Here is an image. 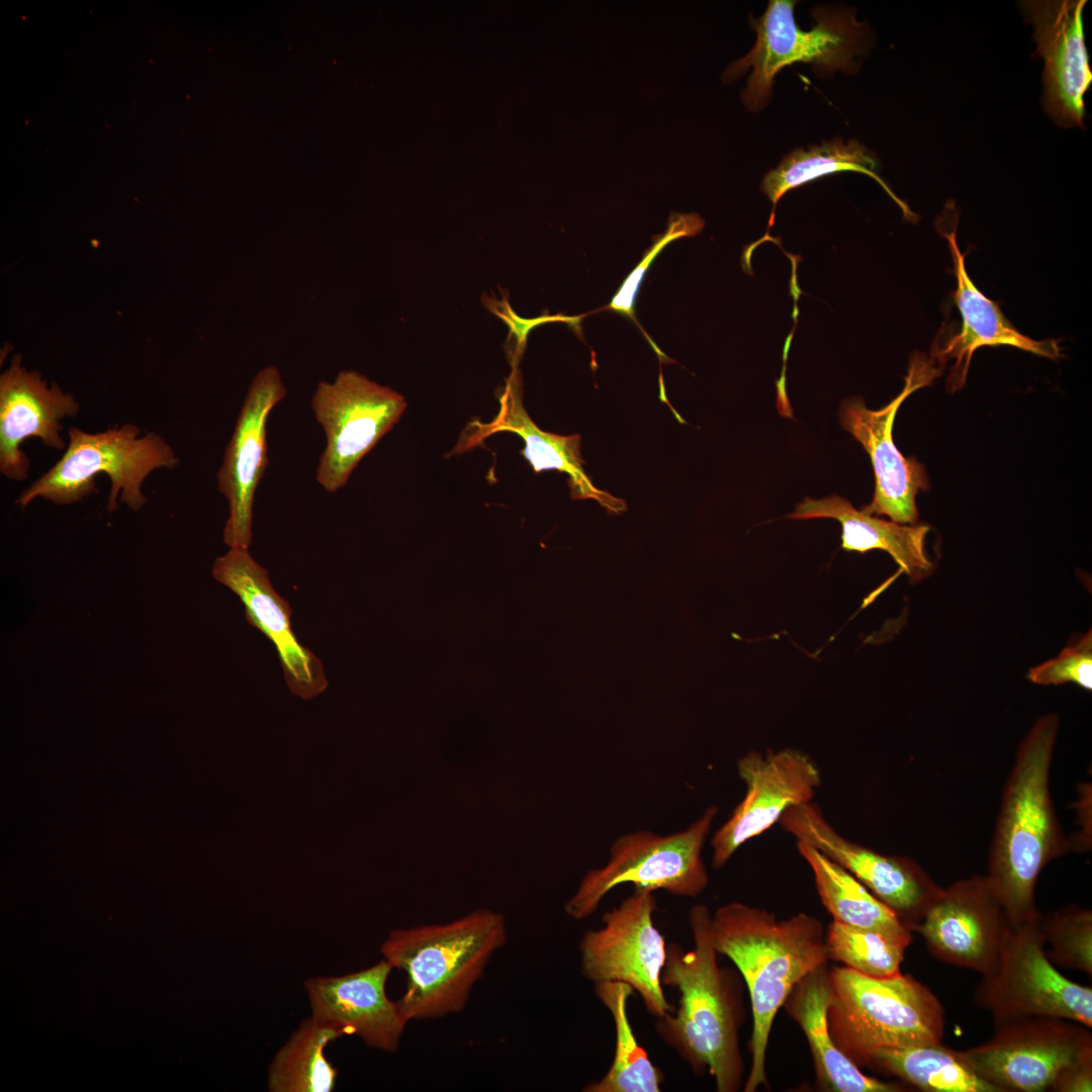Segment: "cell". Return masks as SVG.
I'll list each match as a JSON object with an SVG mask.
<instances>
[{
    "label": "cell",
    "instance_id": "obj_1",
    "mask_svg": "<svg viewBox=\"0 0 1092 1092\" xmlns=\"http://www.w3.org/2000/svg\"><path fill=\"white\" fill-rule=\"evenodd\" d=\"M1059 724L1055 713L1034 722L1017 748L1002 792L986 877L1011 927L1039 918L1037 879L1050 861L1072 849L1050 789Z\"/></svg>",
    "mask_w": 1092,
    "mask_h": 1092
},
{
    "label": "cell",
    "instance_id": "obj_2",
    "mask_svg": "<svg viewBox=\"0 0 1092 1092\" xmlns=\"http://www.w3.org/2000/svg\"><path fill=\"white\" fill-rule=\"evenodd\" d=\"M688 918L694 946L667 944L661 973V984L677 991V1004L656 1018L655 1031L696 1074L709 1073L718 1092H735L743 1082L739 982L718 965L709 909L694 905Z\"/></svg>",
    "mask_w": 1092,
    "mask_h": 1092
},
{
    "label": "cell",
    "instance_id": "obj_3",
    "mask_svg": "<svg viewBox=\"0 0 1092 1092\" xmlns=\"http://www.w3.org/2000/svg\"><path fill=\"white\" fill-rule=\"evenodd\" d=\"M711 931L718 954L734 964L749 993L751 1066L743 1090L754 1092L766 1085L765 1057L777 1012L795 986L828 961L824 927L804 912L778 920L766 910L730 902L712 915Z\"/></svg>",
    "mask_w": 1092,
    "mask_h": 1092
},
{
    "label": "cell",
    "instance_id": "obj_4",
    "mask_svg": "<svg viewBox=\"0 0 1092 1092\" xmlns=\"http://www.w3.org/2000/svg\"><path fill=\"white\" fill-rule=\"evenodd\" d=\"M507 938L504 918L486 910L442 925L389 932L381 953L406 975L405 992L397 1001L408 1021L460 1012Z\"/></svg>",
    "mask_w": 1092,
    "mask_h": 1092
},
{
    "label": "cell",
    "instance_id": "obj_5",
    "mask_svg": "<svg viewBox=\"0 0 1092 1092\" xmlns=\"http://www.w3.org/2000/svg\"><path fill=\"white\" fill-rule=\"evenodd\" d=\"M828 977L829 1031L857 1067L880 1050L942 1042L943 1006L912 975L875 978L841 967L828 970Z\"/></svg>",
    "mask_w": 1092,
    "mask_h": 1092
},
{
    "label": "cell",
    "instance_id": "obj_6",
    "mask_svg": "<svg viewBox=\"0 0 1092 1092\" xmlns=\"http://www.w3.org/2000/svg\"><path fill=\"white\" fill-rule=\"evenodd\" d=\"M141 433L131 423L98 433L71 427L61 458L23 489L14 505L24 510L36 498L57 506L74 505L96 490L95 478L104 473L110 480L109 513L119 504L133 512L142 510L148 502L143 490L147 477L158 469H175L180 458L160 434Z\"/></svg>",
    "mask_w": 1092,
    "mask_h": 1092
},
{
    "label": "cell",
    "instance_id": "obj_7",
    "mask_svg": "<svg viewBox=\"0 0 1092 1092\" xmlns=\"http://www.w3.org/2000/svg\"><path fill=\"white\" fill-rule=\"evenodd\" d=\"M796 1L771 0L761 17L751 19L756 41L743 58L733 62L723 73L729 83L752 68L741 98L752 111L761 109L769 99L775 76L794 63H809L822 73H852L855 59L861 54L863 24L854 12L817 7L816 24L810 30L798 26L794 17Z\"/></svg>",
    "mask_w": 1092,
    "mask_h": 1092
},
{
    "label": "cell",
    "instance_id": "obj_8",
    "mask_svg": "<svg viewBox=\"0 0 1092 1092\" xmlns=\"http://www.w3.org/2000/svg\"><path fill=\"white\" fill-rule=\"evenodd\" d=\"M718 811V806L710 805L688 828L671 834L637 830L619 836L610 847L608 862L588 870L581 879L565 904L567 915L587 918L614 888L627 883L637 892L663 890L698 897L709 883L702 850Z\"/></svg>",
    "mask_w": 1092,
    "mask_h": 1092
},
{
    "label": "cell",
    "instance_id": "obj_9",
    "mask_svg": "<svg viewBox=\"0 0 1092 1092\" xmlns=\"http://www.w3.org/2000/svg\"><path fill=\"white\" fill-rule=\"evenodd\" d=\"M1034 922L1011 927L995 971L983 977L974 1003L994 1026L1033 1016L1060 1017L1092 1027V989L1066 978L1045 954Z\"/></svg>",
    "mask_w": 1092,
    "mask_h": 1092
},
{
    "label": "cell",
    "instance_id": "obj_10",
    "mask_svg": "<svg viewBox=\"0 0 1092 1092\" xmlns=\"http://www.w3.org/2000/svg\"><path fill=\"white\" fill-rule=\"evenodd\" d=\"M994 1027L989 1040L960 1054L1001 1092H1053L1069 1069L1092 1058L1090 1028L1076 1021L1033 1016Z\"/></svg>",
    "mask_w": 1092,
    "mask_h": 1092
},
{
    "label": "cell",
    "instance_id": "obj_11",
    "mask_svg": "<svg viewBox=\"0 0 1092 1092\" xmlns=\"http://www.w3.org/2000/svg\"><path fill=\"white\" fill-rule=\"evenodd\" d=\"M656 898L637 892L605 912L602 927L583 933L579 944L581 975L594 984L622 982L642 999L648 1013L660 1018L673 1011L663 992L664 936L653 922Z\"/></svg>",
    "mask_w": 1092,
    "mask_h": 1092
},
{
    "label": "cell",
    "instance_id": "obj_12",
    "mask_svg": "<svg viewBox=\"0 0 1092 1092\" xmlns=\"http://www.w3.org/2000/svg\"><path fill=\"white\" fill-rule=\"evenodd\" d=\"M310 405L327 439L316 480L326 491L335 492L399 421L406 401L355 370H342L333 382L317 384Z\"/></svg>",
    "mask_w": 1092,
    "mask_h": 1092
},
{
    "label": "cell",
    "instance_id": "obj_13",
    "mask_svg": "<svg viewBox=\"0 0 1092 1092\" xmlns=\"http://www.w3.org/2000/svg\"><path fill=\"white\" fill-rule=\"evenodd\" d=\"M782 829L835 861L886 904L911 931L943 892L914 859L882 854L840 834L814 802L790 807Z\"/></svg>",
    "mask_w": 1092,
    "mask_h": 1092
},
{
    "label": "cell",
    "instance_id": "obj_14",
    "mask_svg": "<svg viewBox=\"0 0 1092 1092\" xmlns=\"http://www.w3.org/2000/svg\"><path fill=\"white\" fill-rule=\"evenodd\" d=\"M941 367L923 354L911 357L902 391L884 407L873 411L860 397L845 400L839 410L843 430L851 434L869 454L876 485L872 502L862 508L869 515L887 516L898 524L916 525V496L930 483L924 466L906 458L893 440V425L902 402L915 390L940 376Z\"/></svg>",
    "mask_w": 1092,
    "mask_h": 1092
},
{
    "label": "cell",
    "instance_id": "obj_15",
    "mask_svg": "<svg viewBox=\"0 0 1092 1092\" xmlns=\"http://www.w3.org/2000/svg\"><path fill=\"white\" fill-rule=\"evenodd\" d=\"M746 792L729 818L714 832L712 866L723 868L748 840L776 823L792 806L812 801L822 776L807 753L795 748L751 750L736 762Z\"/></svg>",
    "mask_w": 1092,
    "mask_h": 1092
},
{
    "label": "cell",
    "instance_id": "obj_16",
    "mask_svg": "<svg viewBox=\"0 0 1092 1092\" xmlns=\"http://www.w3.org/2000/svg\"><path fill=\"white\" fill-rule=\"evenodd\" d=\"M1011 926L986 875L943 889L913 928L937 960L987 977L998 964Z\"/></svg>",
    "mask_w": 1092,
    "mask_h": 1092
},
{
    "label": "cell",
    "instance_id": "obj_17",
    "mask_svg": "<svg viewBox=\"0 0 1092 1092\" xmlns=\"http://www.w3.org/2000/svg\"><path fill=\"white\" fill-rule=\"evenodd\" d=\"M286 395L279 370L261 369L252 380L216 473L219 492L229 503L223 541L230 548L249 549L252 543L254 496L265 473L267 421Z\"/></svg>",
    "mask_w": 1092,
    "mask_h": 1092
},
{
    "label": "cell",
    "instance_id": "obj_18",
    "mask_svg": "<svg viewBox=\"0 0 1092 1092\" xmlns=\"http://www.w3.org/2000/svg\"><path fill=\"white\" fill-rule=\"evenodd\" d=\"M211 573L239 597L248 623L273 643L291 693L304 700L322 694L328 687L322 661L299 643L291 629L289 603L277 594L268 571L248 549L231 548L214 560Z\"/></svg>",
    "mask_w": 1092,
    "mask_h": 1092
},
{
    "label": "cell",
    "instance_id": "obj_19",
    "mask_svg": "<svg viewBox=\"0 0 1092 1092\" xmlns=\"http://www.w3.org/2000/svg\"><path fill=\"white\" fill-rule=\"evenodd\" d=\"M80 412L76 397L57 383L49 384L38 370H28L21 355L11 359L0 375V472L9 480L23 481L30 461L21 445L28 438H38L56 451L67 444L60 432L62 421Z\"/></svg>",
    "mask_w": 1092,
    "mask_h": 1092
},
{
    "label": "cell",
    "instance_id": "obj_20",
    "mask_svg": "<svg viewBox=\"0 0 1092 1092\" xmlns=\"http://www.w3.org/2000/svg\"><path fill=\"white\" fill-rule=\"evenodd\" d=\"M497 399L499 410L496 416L487 423L471 421L460 435L451 455L473 449L496 433L511 432L523 439L525 447L520 453L535 473L545 470L566 473L573 499L592 498L612 513L625 511L626 505L622 498L596 487L585 473L580 436L545 432L530 418L523 404L522 375L518 367L512 368Z\"/></svg>",
    "mask_w": 1092,
    "mask_h": 1092
},
{
    "label": "cell",
    "instance_id": "obj_21",
    "mask_svg": "<svg viewBox=\"0 0 1092 1092\" xmlns=\"http://www.w3.org/2000/svg\"><path fill=\"white\" fill-rule=\"evenodd\" d=\"M1086 0L1025 1L1044 61V107L1058 124L1083 127L1084 95L1092 83L1082 11Z\"/></svg>",
    "mask_w": 1092,
    "mask_h": 1092
},
{
    "label": "cell",
    "instance_id": "obj_22",
    "mask_svg": "<svg viewBox=\"0 0 1092 1092\" xmlns=\"http://www.w3.org/2000/svg\"><path fill=\"white\" fill-rule=\"evenodd\" d=\"M957 221L947 228L939 217L936 221L951 254L957 280L952 296L962 317L961 331L943 341L937 339L930 357L940 367L954 359L946 381L948 391L954 392L965 385L972 356L980 347L1010 346L1052 360L1062 357L1058 341H1036L1018 332L999 305L975 285L966 269L965 254L957 242Z\"/></svg>",
    "mask_w": 1092,
    "mask_h": 1092
},
{
    "label": "cell",
    "instance_id": "obj_23",
    "mask_svg": "<svg viewBox=\"0 0 1092 1092\" xmlns=\"http://www.w3.org/2000/svg\"><path fill=\"white\" fill-rule=\"evenodd\" d=\"M392 967L383 959L359 972L304 983L311 1016L355 1034L372 1049L395 1052L408 1022L385 991Z\"/></svg>",
    "mask_w": 1092,
    "mask_h": 1092
},
{
    "label": "cell",
    "instance_id": "obj_24",
    "mask_svg": "<svg viewBox=\"0 0 1092 1092\" xmlns=\"http://www.w3.org/2000/svg\"><path fill=\"white\" fill-rule=\"evenodd\" d=\"M828 969L815 970L799 982L784 1006L803 1030L820 1087L831 1092H899L904 1086L863 1074L834 1042L828 1027Z\"/></svg>",
    "mask_w": 1092,
    "mask_h": 1092
},
{
    "label": "cell",
    "instance_id": "obj_25",
    "mask_svg": "<svg viewBox=\"0 0 1092 1092\" xmlns=\"http://www.w3.org/2000/svg\"><path fill=\"white\" fill-rule=\"evenodd\" d=\"M788 518L837 520L842 529V549L860 553L886 551L912 582L920 581L933 570L925 551V537L930 530L927 525H902L874 517L837 494L820 499L806 497Z\"/></svg>",
    "mask_w": 1092,
    "mask_h": 1092
},
{
    "label": "cell",
    "instance_id": "obj_26",
    "mask_svg": "<svg viewBox=\"0 0 1092 1092\" xmlns=\"http://www.w3.org/2000/svg\"><path fill=\"white\" fill-rule=\"evenodd\" d=\"M796 846L810 867L818 896L833 920L910 945L912 931L857 879L810 844L796 841Z\"/></svg>",
    "mask_w": 1092,
    "mask_h": 1092
},
{
    "label": "cell",
    "instance_id": "obj_27",
    "mask_svg": "<svg viewBox=\"0 0 1092 1092\" xmlns=\"http://www.w3.org/2000/svg\"><path fill=\"white\" fill-rule=\"evenodd\" d=\"M878 160L862 144L855 140L844 143L836 138L808 149H797L762 179L761 190L772 202L769 225L778 201L788 191L825 175L853 171L875 179L901 208L907 219L916 217L909 206L901 200L877 174Z\"/></svg>",
    "mask_w": 1092,
    "mask_h": 1092
},
{
    "label": "cell",
    "instance_id": "obj_28",
    "mask_svg": "<svg viewBox=\"0 0 1092 1092\" xmlns=\"http://www.w3.org/2000/svg\"><path fill=\"white\" fill-rule=\"evenodd\" d=\"M867 1067L925 1092H1001L978 1076L960 1051L942 1042L880 1050L872 1055Z\"/></svg>",
    "mask_w": 1092,
    "mask_h": 1092
},
{
    "label": "cell",
    "instance_id": "obj_29",
    "mask_svg": "<svg viewBox=\"0 0 1092 1092\" xmlns=\"http://www.w3.org/2000/svg\"><path fill=\"white\" fill-rule=\"evenodd\" d=\"M595 992L613 1019L616 1045L607 1073L582 1091L659 1092L664 1076L638 1043L629 1020L627 1003L633 988L622 982H602L595 984Z\"/></svg>",
    "mask_w": 1092,
    "mask_h": 1092
},
{
    "label": "cell",
    "instance_id": "obj_30",
    "mask_svg": "<svg viewBox=\"0 0 1092 1092\" xmlns=\"http://www.w3.org/2000/svg\"><path fill=\"white\" fill-rule=\"evenodd\" d=\"M345 1031L313 1016L303 1021L278 1050L269 1067L271 1092H331L338 1070L327 1060L325 1048Z\"/></svg>",
    "mask_w": 1092,
    "mask_h": 1092
},
{
    "label": "cell",
    "instance_id": "obj_31",
    "mask_svg": "<svg viewBox=\"0 0 1092 1092\" xmlns=\"http://www.w3.org/2000/svg\"><path fill=\"white\" fill-rule=\"evenodd\" d=\"M828 959L866 976L886 978L901 973L906 946L884 935L833 920L826 932Z\"/></svg>",
    "mask_w": 1092,
    "mask_h": 1092
},
{
    "label": "cell",
    "instance_id": "obj_32",
    "mask_svg": "<svg viewBox=\"0 0 1092 1092\" xmlns=\"http://www.w3.org/2000/svg\"><path fill=\"white\" fill-rule=\"evenodd\" d=\"M1048 959L1065 969L1081 971L1092 976V911L1070 904L1046 915L1040 914Z\"/></svg>",
    "mask_w": 1092,
    "mask_h": 1092
},
{
    "label": "cell",
    "instance_id": "obj_33",
    "mask_svg": "<svg viewBox=\"0 0 1092 1092\" xmlns=\"http://www.w3.org/2000/svg\"><path fill=\"white\" fill-rule=\"evenodd\" d=\"M1028 678L1037 685L1074 682L1090 691L1092 689L1091 631L1063 649L1056 658L1031 668Z\"/></svg>",
    "mask_w": 1092,
    "mask_h": 1092
},
{
    "label": "cell",
    "instance_id": "obj_34",
    "mask_svg": "<svg viewBox=\"0 0 1092 1092\" xmlns=\"http://www.w3.org/2000/svg\"><path fill=\"white\" fill-rule=\"evenodd\" d=\"M704 228V220L697 213H673L669 217L668 226L663 236L658 239L644 259L638 264L633 272L627 277L618 292L612 299L609 308L634 318V300L641 281L652 261L669 242L681 237L694 236Z\"/></svg>",
    "mask_w": 1092,
    "mask_h": 1092
},
{
    "label": "cell",
    "instance_id": "obj_35",
    "mask_svg": "<svg viewBox=\"0 0 1092 1092\" xmlns=\"http://www.w3.org/2000/svg\"><path fill=\"white\" fill-rule=\"evenodd\" d=\"M483 305L491 312L502 318L509 327V338L514 336L516 344L514 350L510 353L511 365L518 367L519 360L522 357L526 348L527 336L529 331L543 323L547 322H574L579 317H570L564 315H544L537 318L525 320L518 316L511 308L508 298L504 295L502 300H497L494 297H483ZM508 338V339H509Z\"/></svg>",
    "mask_w": 1092,
    "mask_h": 1092
},
{
    "label": "cell",
    "instance_id": "obj_36",
    "mask_svg": "<svg viewBox=\"0 0 1092 1092\" xmlns=\"http://www.w3.org/2000/svg\"><path fill=\"white\" fill-rule=\"evenodd\" d=\"M1092 1091V1058L1069 1069L1057 1082L1053 1092Z\"/></svg>",
    "mask_w": 1092,
    "mask_h": 1092
}]
</instances>
